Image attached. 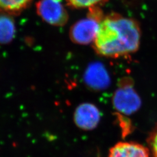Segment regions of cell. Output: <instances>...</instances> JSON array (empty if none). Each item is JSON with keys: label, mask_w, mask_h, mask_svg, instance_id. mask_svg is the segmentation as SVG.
Instances as JSON below:
<instances>
[{"label": "cell", "mask_w": 157, "mask_h": 157, "mask_svg": "<svg viewBox=\"0 0 157 157\" xmlns=\"http://www.w3.org/2000/svg\"><path fill=\"white\" fill-rule=\"evenodd\" d=\"M140 40L139 23L134 19L112 13L104 17L93 44L100 56L117 58L136 52Z\"/></svg>", "instance_id": "cell-1"}, {"label": "cell", "mask_w": 157, "mask_h": 157, "mask_svg": "<svg viewBox=\"0 0 157 157\" xmlns=\"http://www.w3.org/2000/svg\"><path fill=\"white\" fill-rule=\"evenodd\" d=\"M104 17L100 6L89 8L86 17L75 23L70 29L71 41L78 45L93 43Z\"/></svg>", "instance_id": "cell-2"}, {"label": "cell", "mask_w": 157, "mask_h": 157, "mask_svg": "<svg viewBox=\"0 0 157 157\" xmlns=\"http://www.w3.org/2000/svg\"><path fill=\"white\" fill-rule=\"evenodd\" d=\"M113 107L118 112L130 115L140 108V98L133 87V81L126 78L121 79L113 96Z\"/></svg>", "instance_id": "cell-3"}, {"label": "cell", "mask_w": 157, "mask_h": 157, "mask_svg": "<svg viewBox=\"0 0 157 157\" xmlns=\"http://www.w3.org/2000/svg\"><path fill=\"white\" fill-rule=\"evenodd\" d=\"M36 6L37 13L45 22L58 27L67 23L69 16L63 0H39Z\"/></svg>", "instance_id": "cell-4"}, {"label": "cell", "mask_w": 157, "mask_h": 157, "mask_svg": "<svg viewBox=\"0 0 157 157\" xmlns=\"http://www.w3.org/2000/svg\"><path fill=\"white\" fill-rule=\"evenodd\" d=\"M101 113L95 105L85 102L76 108L74 113L75 124L80 129L90 130L95 129L99 124Z\"/></svg>", "instance_id": "cell-5"}, {"label": "cell", "mask_w": 157, "mask_h": 157, "mask_svg": "<svg viewBox=\"0 0 157 157\" xmlns=\"http://www.w3.org/2000/svg\"><path fill=\"white\" fill-rule=\"evenodd\" d=\"M108 157H149V151L137 143L120 142L111 148Z\"/></svg>", "instance_id": "cell-6"}, {"label": "cell", "mask_w": 157, "mask_h": 157, "mask_svg": "<svg viewBox=\"0 0 157 157\" xmlns=\"http://www.w3.org/2000/svg\"><path fill=\"white\" fill-rule=\"evenodd\" d=\"M85 78L87 85L95 90L103 89L109 84V76L105 68L98 63L88 68Z\"/></svg>", "instance_id": "cell-7"}, {"label": "cell", "mask_w": 157, "mask_h": 157, "mask_svg": "<svg viewBox=\"0 0 157 157\" xmlns=\"http://www.w3.org/2000/svg\"><path fill=\"white\" fill-rule=\"evenodd\" d=\"M33 0H0V13L17 15L24 11Z\"/></svg>", "instance_id": "cell-8"}, {"label": "cell", "mask_w": 157, "mask_h": 157, "mask_svg": "<svg viewBox=\"0 0 157 157\" xmlns=\"http://www.w3.org/2000/svg\"><path fill=\"white\" fill-rule=\"evenodd\" d=\"M10 15L0 13V43L11 41L15 33V26Z\"/></svg>", "instance_id": "cell-9"}, {"label": "cell", "mask_w": 157, "mask_h": 157, "mask_svg": "<svg viewBox=\"0 0 157 157\" xmlns=\"http://www.w3.org/2000/svg\"><path fill=\"white\" fill-rule=\"evenodd\" d=\"M108 0H65L67 6L75 9L91 8L100 6Z\"/></svg>", "instance_id": "cell-10"}, {"label": "cell", "mask_w": 157, "mask_h": 157, "mask_svg": "<svg viewBox=\"0 0 157 157\" xmlns=\"http://www.w3.org/2000/svg\"><path fill=\"white\" fill-rule=\"evenodd\" d=\"M148 143L153 157H157V126L148 137Z\"/></svg>", "instance_id": "cell-11"}]
</instances>
